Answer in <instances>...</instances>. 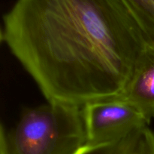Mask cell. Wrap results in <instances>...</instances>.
<instances>
[{
  "instance_id": "obj_1",
  "label": "cell",
  "mask_w": 154,
  "mask_h": 154,
  "mask_svg": "<svg viewBox=\"0 0 154 154\" xmlns=\"http://www.w3.org/2000/svg\"><path fill=\"white\" fill-rule=\"evenodd\" d=\"M2 40L47 101L118 98L147 42L120 0H17Z\"/></svg>"
},
{
  "instance_id": "obj_2",
  "label": "cell",
  "mask_w": 154,
  "mask_h": 154,
  "mask_svg": "<svg viewBox=\"0 0 154 154\" xmlns=\"http://www.w3.org/2000/svg\"><path fill=\"white\" fill-rule=\"evenodd\" d=\"M6 154H77L87 145L82 107L50 102L24 108L8 131L1 125Z\"/></svg>"
},
{
  "instance_id": "obj_3",
  "label": "cell",
  "mask_w": 154,
  "mask_h": 154,
  "mask_svg": "<svg viewBox=\"0 0 154 154\" xmlns=\"http://www.w3.org/2000/svg\"><path fill=\"white\" fill-rule=\"evenodd\" d=\"M82 112L88 146L119 140L150 122L136 106L120 98L88 103Z\"/></svg>"
},
{
  "instance_id": "obj_4",
  "label": "cell",
  "mask_w": 154,
  "mask_h": 154,
  "mask_svg": "<svg viewBox=\"0 0 154 154\" xmlns=\"http://www.w3.org/2000/svg\"><path fill=\"white\" fill-rule=\"evenodd\" d=\"M118 98L136 106L151 120L154 112V42L146 44L124 91Z\"/></svg>"
},
{
  "instance_id": "obj_5",
  "label": "cell",
  "mask_w": 154,
  "mask_h": 154,
  "mask_svg": "<svg viewBox=\"0 0 154 154\" xmlns=\"http://www.w3.org/2000/svg\"><path fill=\"white\" fill-rule=\"evenodd\" d=\"M77 154H154V131L147 125L114 141L86 145Z\"/></svg>"
},
{
  "instance_id": "obj_6",
  "label": "cell",
  "mask_w": 154,
  "mask_h": 154,
  "mask_svg": "<svg viewBox=\"0 0 154 154\" xmlns=\"http://www.w3.org/2000/svg\"><path fill=\"white\" fill-rule=\"evenodd\" d=\"M149 42H154V0H120Z\"/></svg>"
},
{
  "instance_id": "obj_7",
  "label": "cell",
  "mask_w": 154,
  "mask_h": 154,
  "mask_svg": "<svg viewBox=\"0 0 154 154\" xmlns=\"http://www.w3.org/2000/svg\"><path fill=\"white\" fill-rule=\"evenodd\" d=\"M153 118H154V112H153Z\"/></svg>"
}]
</instances>
